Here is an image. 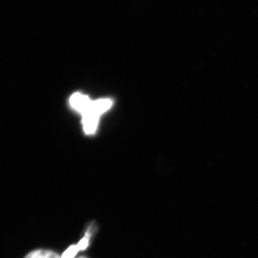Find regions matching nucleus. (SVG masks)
I'll use <instances>...</instances> for the list:
<instances>
[{
	"label": "nucleus",
	"mask_w": 258,
	"mask_h": 258,
	"mask_svg": "<svg viewBox=\"0 0 258 258\" xmlns=\"http://www.w3.org/2000/svg\"><path fill=\"white\" fill-rule=\"evenodd\" d=\"M92 102L87 96H83L79 93L73 95L70 100L71 106L83 115L91 108Z\"/></svg>",
	"instance_id": "nucleus-1"
},
{
	"label": "nucleus",
	"mask_w": 258,
	"mask_h": 258,
	"mask_svg": "<svg viewBox=\"0 0 258 258\" xmlns=\"http://www.w3.org/2000/svg\"><path fill=\"white\" fill-rule=\"evenodd\" d=\"M91 234L90 231L88 230L86 232L85 237H83L80 242L77 244H74V245H71L69 248L66 249L62 254V258H74L75 256L78 254L79 251L83 250V249H86L88 247V244H89L90 237H91Z\"/></svg>",
	"instance_id": "nucleus-2"
},
{
	"label": "nucleus",
	"mask_w": 258,
	"mask_h": 258,
	"mask_svg": "<svg viewBox=\"0 0 258 258\" xmlns=\"http://www.w3.org/2000/svg\"><path fill=\"white\" fill-rule=\"evenodd\" d=\"M99 115L92 111H88L83 115V123L86 134H93L98 124Z\"/></svg>",
	"instance_id": "nucleus-3"
},
{
	"label": "nucleus",
	"mask_w": 258,
	"mask_h": 258,
	"mask_svg": "<svg viewBox=\"0 0 258 258\" xmlns=\"http://www.w3.org/2000/svg\"><path fill=\"white\" fill-rule=\"evenodd\" d=\"M111 105L112 101L110 99H103L93 101L91 108H89L88 111L94 112L97 114L100 115L103 112L107 111L111 106Z\"/></svg>",
	"instance_id": "nucleus-4"
},
{
	"label": "nucleus",
	"mask_w": 258,
	"mask_h": 258,
	"mask_svg": "<svg viewBox=\"0 0 258 258\" xmlns=\"http://www.w3.org/2000/svg\"><path fill=\"white\" fill-rule=\"evenodd\" d=\"M24 258H62V257L53 251L47 250V249H36L30 252Z\"/></svg>",
	"instance_id": "nucleus-5"
},
{
	"label": "nucleus",
	"mask_w": 258,
	"mask_h": 258,
	"mask_svg": "<svg viewBox=\"0 0 258 258\" xmlns=\"http://www.w3.org/2000/svg\"><path fill=\"white\" fill-rule=\"evenodd\" d=\"M79 258H87V257H84V256H82V257H80Z\"/></svg>",
	"instance_id": "nucleus-6"
}]
</instances>
